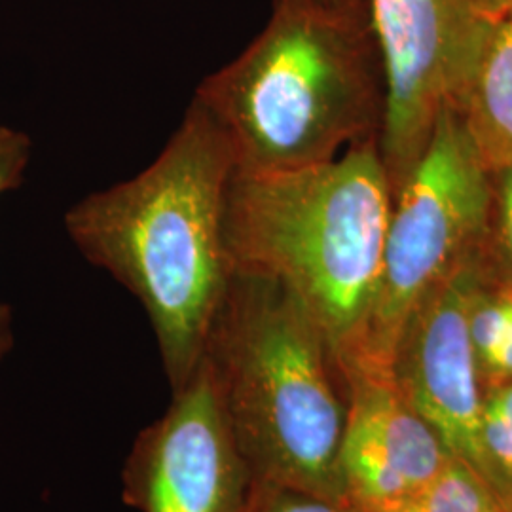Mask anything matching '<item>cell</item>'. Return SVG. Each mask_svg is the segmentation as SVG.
I'll return each instance as SVG.
<instances>
[{"instance_id": "obj_4", "label": "cell", "mask_w": 512, "mask_h": 512, "mask_svg": "<svg viewBox=\"0 0 512 512\" xmlns=\"http://www.w3.org/2000/svg\"><path fill=\"white\" fill-rule=\"evenodd\" d=\"M203 361L255 480L344 501L338 456L348 382L289 287L234 272Z\"/></svg>"}, {"instance_id": "obj_18", "label": "cell", "mask_w": 512, "mask_h": 512, "mask_svg": "<svg viewBox=\"0 0 512 512\" xmlns=\"http://www.w3.org/2000/svg\"><path fill=\"white\" fill-rule=\"evenodd\" d=\"M329 6L336 8H344V10H355V12H370L368 0H321Z\"/></svg>"}, {"instance_id": "obj_6", "label": "cell", "mask_w": 512, "mask_h": 512, "mask_svg": "<svg viewBox=\"0 0 512 512\" xmlns=\"http://www.w3.org/2000/svg\"><path fill=\"white\" fill-rule=\"evenodd\" d=\"M368 6L384 63L380 152L395 196L442 110L461 107L497 23L471 0H368Z\"/></svg>"}, {"instance_id": "obj_1", "label": "cell", "mask_w": 512, "mask_h": 512, "mask_svg": "<svg viewBox=\"0 0 512 512\" xmlns=\"http://www.w3.org/2000/svg\"><path fill=\"white\" fill-rule=\"evenodd\" d=\"M234 169L224 133L192 101L147 169L88 194L65 215L80 255L147 311L171 391L202 363L234 275L224 241Z\"/></svg>"}, {"instance_id": "obj_9", "label": "cell", "mask_w": 512, "mask_h": 512, "mask_svg": "<svg viewBox=\"0 0 512 512\" xmlns=\"http://www.w3.org/2000/svg\"><path fill=\"white\" fill-rule=\"evenodd\" d=\"M340 368L349 397L338 456L344 501L357 512L389 511L427 486L450 456L393 376Z\"/></svg>"}, {"instance_id": "obj_15", "label": "cell", "mask_w": 512, "mask_h": 512, "mask_svg": "<svg viewBox=\"0 0 512 512\" xmlns=\"http://www.w3.org/2000/svg\"><path fill=\"white\" fill-rule=\"evenodd\" d=\"M482 439L492 465L512 476V382L484 404Z\"/></svg>"}, {"instance_id": "obj_3", "label": "cell", "mask_w": 512, "mask_h": 512, "mask_svg": "<svg viewBox=\"0 0 512 512\" xmlns=\"http://www.w3.org/2000/svg\"><path fill=\"white\" fill-rule=\"evenodd\" d=\"M391 205L378 139L304 169H234L224 205L226 251L234 272L289 287L342 359L357 348L374 304Z\"/></svg>"}, {"instance_id": "obj_17", "label": "cell", "mask_w": 512, "mask_h": 512, "mask_svg": "<svg viewBox=\"0 0 512 512\" xmlns=\"http://www.w3.org/2000/svg\"><path fill=\"white\" fill-rule=\"evenodd\" d=\"M476 8L494 19L495 23L503 21L512 12V0H471Z\"/></svg>"}, {"instance_id": "obj_16", "label": "cell", "mask_w": 512, "mask_h": 512, "mask_svg": "<svg viewBox=\"0 0 512 512\" xmlns=\"http://www.w3.org/2000/svg\"><path fill=\"white\" fill-rule=\"evenodd\" d=\"M486 374L490 378H495V380L497 378H505V380L512 378V317L507 334H505L501 346L497 349L494 361H492V365H490Z\"/></svg>"}, {"instance_id": "obj_7", "label": "cell", "mask_w": 512, "mask_h": 512, "mask_svg": "<svg viewBox=\"0 0 512 512\" xmlns=\"http://www.w3.org/2000/svg\"><path fill=\"white\" fill-rule=\"evenodd\" d=\"M253 473L203 361L129 450L122 497L141 512H243Z\"/></svg>"}, {"instance_id": "obj_11", "label": "cell", "mask_w": 512, "mask_h": 512, "mask_svg": "<svg viewBox=\"0 0 512 512\" xmlns=\"http://www.w3.org/2000/svg\"><path fill=\"white\" fill-rule=\"evenodd\" d=\"M385 512H495L484 480L458 459L450 458L444 469L420 492L410 495Z\"/></svg>"}, {"instance_id": "obj_14", "label": "cell", "mask_w": 512, "mask_h": 512, "mask_svg": "<svg viewBox=\"0 0 512 512\" xmlns=\"http://www.w3.org/2000/svg\"><path fill=\"white\" fill-rule=\"evenodd\" d=\"M243 512H357L346 501L255 480Z\"/></svg>"}, {"instance_id": "obj_12", "label": "cell", "mask_w": 512, "mask_h": 512, "mask_svg": "<svg viewBox=\"0 0 512 512\" xmlns=\"http://www.w3.org/2000/svg\"><path fill=\"white\" fill-rule=\"evenodd\" d=\"M486 262L495 281L512 289V167L492 171Z\"/></svg>"}, {"instance_id": "obj_5", "label": "cell", "mask_w": 512, "mask_h": 512, "mask_svg": "<svg viewBox=\"0 0 512 512\" xmlns=\"http://www.w3.org/2000/svg\"><path fill=\"white\" fill-rule=\"evenodd\" d=\"M490 207L492 169L461 109L448 107L393 196L374 304L357 348L340 365L395 376L404 334L423 302L484 247Z\"/></svg>"}, {"instance_id": "obj_13", "label": "cell", "mask_w": 512, "mask_h": 512, "mask_svg": "<svg viewBox=\"0 0 512 512\" xmlns=\"http://www.w3.org/2000/svg\"><path fill=\"white\" fill-rule=\"evenodd\" d=\"M31 139L19 129L0 126V198L16 190L31 162ZM14 348L12 311L0 300V363Z\"/></svg>"}, {"instance_id": "obj_8", "label": "cell", "mask_w": 512, "mask_h": 512, "mask_svg": "<svg viewBox=\"0 0 512 512\" xmlns=\"http://www.w3.org/2000/svg\"><path fill=\"white\" fill-rule=\"evenodd\" d=\"M488 274L482 247L423 302L404 334L393 370L406 403L431 425L448 456L482 480L494 476V465L482 439L484 406L469 338V308Z\"/></svg>"}, {"instance_id": "obj_10", "label": "cell", "mask_w": 512, "mask_h": 512, "mask_svg": "<svg viewBox=\"0 0 512 512\" xmlns=\"http://www.w3.org/2000/svg\"><path fill=\"white\" fill-rule=\"evenodd\" d=\"M459 109L488 167H512V12L497 23Z\"/></svg>"}, {"instance_id": "obj_2", "label": "cell", "mask_w": 512, "mask_h": 512, "mask_svg": "<svg viewBox=\"0 0 512 512\" xmlns=\"http://www.w3.org/2000/svg\"><path fill=\"white\" fill-rule=\"evenodd\" d=\"M224 133L243 173H279L378 139L384 63L370 12L274 0L260 35L192 97Z\"/></svg>"}]
</instances>
